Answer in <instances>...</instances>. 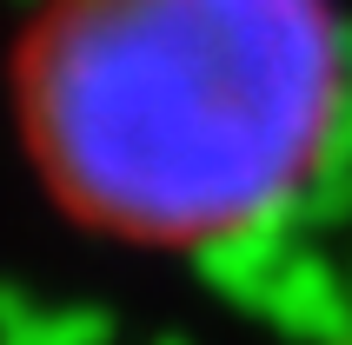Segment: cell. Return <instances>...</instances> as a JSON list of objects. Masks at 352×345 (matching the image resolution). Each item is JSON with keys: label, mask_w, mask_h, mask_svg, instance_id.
Instances as JSON below:
<instances>
[{"label": "cell", "mask_w": 352, "mask_h": 345, "mask_svg": "<svg viewBox=\"0 0 352 345\" xmlns=\"http://www.w3.org/2000/svg\"><path fill=\"white\" fill-rule=\"evenodd\" d=\"M326 93L313 0H60L27 67L67 199L160 239L266 212L313 159Z\"/></svg>", "instance_id": "6da1fadb"}]
</instances>
